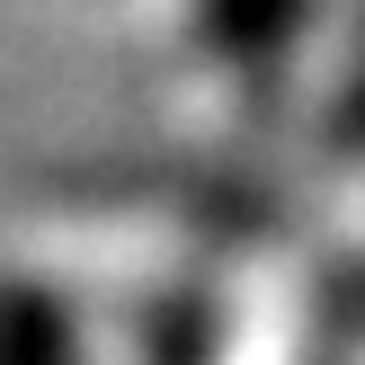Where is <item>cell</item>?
Segmentation results:
<instances>
[{"mask_svg": "<svg viewBox=\"0 0 365 365\" xmlns=\"http://www.w3.org/2000/svg\"><path fill=\"white\" fill-rule=\"evenodd\" d=\"M277 18H285V0H205L214 45H267V36H277Z\"/></svg>", "mask_w": 365, "mask_h": 365, "instance_id": "obj_1", "label": "cell"}]
</instances>
